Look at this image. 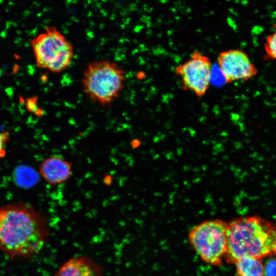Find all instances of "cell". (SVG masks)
<instances>
[{"label": "cell", "instance_id": "4fadbf2b", "mask_svg": "<svg viewBox=\"0 0 276 276\" xmlns=\"http://www.w3.org/2000/svg\"><path fill=\"white\" fill-rule=\"evenodd\" d=\"M264 266L265 276H276V257L269 258Z\"/></svg>", "mask_w": 276, "mask_h": 276}, {"label": "cell", "instance_id": "5b68a950", "mask_svg": "<svg viewBox=\"0 0 276 276\" xmlns=\"http://www.w3.org/2000/svg\"><path fill=\"white\" fill-rule=\"evenodd\" d=\"M188 240L203 262L214 266L222 265L227 248V223L218 219L201 222L190 231Z\"/></svg>", "mask_w": 276, "mask_h": 276}, {"label": "cell", "instance_id": "6da1fadb", "mask_svg": "<svg viewBox=\"0 0 276 276\" xmlns=\"http://www.w3.org/2000/svg\"><path fill=\"white\" fill-rule=\"evenodd\" d=\"M49 234L46 219L30 204L14 202L0 208V249L11 258L38 254Z\"/></svg>", "mask_w": 276, "mask_h": 276}, {"label": "cell", "instance_id": "30bf717a", "mask_svg": "<svg viewBox=\"0 0 276 276\" xmlns=\"http://www.w3.org/2000/svg\"><path fill=\"white\" fill-rule=\"evenodd\" d=\"M234 265L237 276H265L263 260L252 257H244Z\"/></svg>", "mask_w": 276, "mask_h": 276}, {"label": "cell", "instance_id": "9c48e42d", "mask_svg": "<svg viewBox=\"0 0 276 276\" xmlns=\"http://www.w3.org/2000/svg\"><path fill=\"white\" fill-rule=\"evenodd\" d=\"M101 265L86 256L71 258L62 264L54 276H103Z\"/></svg>", "mask_w": 276, "mask_h": 276}, {"label": "cell", "instance_id": "5bb4252c", "mask_svg": "<svg viewBox=\"0 0 276 276\" xmlns=\"http://www.w3.org/2000/svg\"><path fill=\"white\" fill-rule=\"evenodd\" d=\"M10 137V134L8 131L0 132V159L6 155L5 146Z\"/></svg>", "mask_w": 276, "mask_h": 276}, {"label": "cell", "instance_id": "8fae6325", "mask_svg": "<svg viewBox=\"0 0 276 276\" xmlns=\"http://www.w3.org/2000/svg\"><path fill=\"white\" fill-rule=\"evenodd\" d=\"M264 50L265 60L276 61V24L273 26V32L265 39Z\"/></svg>", "mask_w": 276, "mask_h": 276}, {"label": "cell", "instance_id": "7a4b0ae2", "mask_svg": "<svg viewBox=\"0 0 276 276\" xmlns=\"http://www.w3.org/2000/svg\"><path fill=\"white\" fill-rule=\"evenodd\" d=\"M226 263L244 257L261 259L276 257V225L257 216L235 219L227 223Z\"/></svg>", "mask_w": 276, "mask_h": 276}, {"label": "cell", "instance_id": "277c9868", "mask_svg": "<svg viewBox=\"0 0 276 276\" xmlns=\"http://www.w3.org/2000/svg\"><path fill=\"white\" fill-rule=\"evenodd\" d=\"M31 45L37 66L53 73L65 70L74 57L72 43L53 26L45 28L31 40Z\"/></svg>", "mask_w": 276, "mask_h": 276}, {"label": "cell", "instance_id": "7c38bea8", "mask_svg": "<svg viewBox=\"0 0 276 276\" xmlns=\"http://www.w3.org/2000/svg\"><path fill=\"white\" fill-rule=\"evenodd\" d=\"M32 169L29 168H20L16 171V181L21 186L33 185L34 178Z\"/></svg>", "mask_w": 276, "mask_h": 276}, {"label": "cell", "instance_id": "ba28073f", "mask_svg": "<svg viewBox=\"0 0 276 276\" xmlns=\"http://www.w3.org/2000/svg\"><path fill=\"white\" fill-rule=\"evenodd\" d=\"M73 164L63 157L54 155L43 160L39 167V173L52 186L62 184L72 177Z\"/></svg>", "mask_w": 276, "mask_h": 276}, {"label": "cell", "instance_id": "3957f363", "mask_svg": "<svg viewBox=\"0 0 276 276\" xmlns=\"http://www.w3.org/2000/svg\"><path fill=\"white\" fill-rule=\"evenodd\" d=\"M126 81V73L117 63L109 60L90 62L84 69L81 88L89 99L108 107L120 96Z\"/></svg>", "mask_w": 276, "mask_h": 276}, {"label": "cell", "instance_id": "52a82bcc", "mask_svg": "<svg viewBox=\"0 0 276 276\" xmlns=\"http://www.w3.org/2000/svg\"><path fill=\"white\" fill-rule=\"evenodd\" d=\"M217 63L225 83L246 81L255 77L258 70L247 53L241 49L220 52Z\"/></svg>", "mask_w": 276, "mask_h": 276}, {"label": "cell", "instance_id": "8992f818", "mask_svg": "<svg viewBox=\"0 0 276 276\" xmlns=\"http://www.w3.org/2000/svg\"><path fill=\"white\" fill-rule=\"evenodd\" d=\"M174 72L180 80L183 90L193 93L199 98L208 92L212 64L210 58L201 52H193L188 60L175 68Z\"/></svg>", "mask_w": 276, "mask_h": 276}, {"label": "cell", "instance_id": "9a60e30c", "mask_svg": "<svg viewBox=\"0 0 276 276\" xmlns=\"http://www.w3.org/2000/svg\"><path fill=\"white\" fill-rule=\"evenodd\" d=\"M27 108L30 111H35L37 108L36 100L34 98L29 99L27 103Z\"/></svg>", "mask_w": 276, "mask_h": 276}]
</instances>
